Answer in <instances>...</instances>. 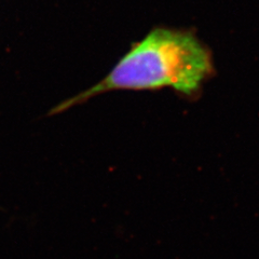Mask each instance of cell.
Here are the masks:
<instances>
[{"instance_id": "6da1fadb", "label": "cell", "mask_w": 259, "mask_h": 259, "mask_svg": "<svg viewBox=\"0 0 259 259\" xmlns=\"http://www.w3.org/2000/svg\"><path fill=\"white\" fill-rule=\"evenodd\" d=\"M210 70L209 53L190 32L156 28L134 45L99 83L62 102L50 115L62 113L109 91L172 88L184 95H192Z\"/></svg>"}]
</instances>
